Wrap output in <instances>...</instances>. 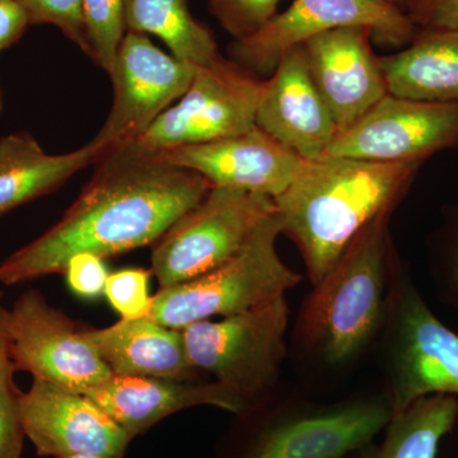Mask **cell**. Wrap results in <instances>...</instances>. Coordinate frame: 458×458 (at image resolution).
I'll return each mask as SVG.
<instances>
[{"label": "cell", "instance_id": "1", "mask_svg": "<svg viewBox=\"0 0 458 458\" xmlns=\"http://www.w3.org/2000/svg\"><path fill=\"white\" fill-rule=\"evenodd\" d=\"M89 185L55 225L0 262V283L64 274L72 256L99 258L155 245L212 185L158 157L105 152Z\"/></svg>", "mask_w": 458, "mask_h": 458}, {"label": "cell", "instance_id": "2", "mask_svg": "<svg viewBox=\"0 0 458 458\" xmlns=\"http://www.w3.org/2000/svg\"><path fill=\"white\" fill-rule=\"evenodd\" d=\"M421 164L330 156L304 162L274 204L283 233L300 249L313 285L361 229L384 210L394 209Z\"/></svg>", "mask_w": 458, "mask_h": 458}, {"label": "cell", "instance_id": "3", "mask_svg": "<svg viewBox=\"0 0 458 458\" xmlns=\"http://www.w3.org/2000/svg\"><path fill=\"white\" fill-rule=\"evenodd\" d=\"M393 210H384L361 229L304 303L303 335L330 363L354 357L378 327Z\"/></svg>", "mask_w": 458, "mask_h": 458}, {"label": "cell", "instance_id": "4", "mask_svg": "<svg viewBox=\"0 0 458 458\" xmlns=\"http://www.w3.org/2000/svg\"><path fill=\"white\" fill-rule=\"evenodd\" d=\"M282 233L278 213H273L225 264L189 282L159 288L146 318L183 330L213 316L227 318L283 297L297 286L301 276L276 251Z\"/></svg>", "mask_w": 458, "mask_h": 458}, {"label": "cell", "instance_id": "5", "mask_svg": "<svg viewBox=\"0 0 458 458\" xmlns=\"http://www.w3.org/2000/svg\"><path fill=\"white\" fill-rule=\"evenodd\" d=\"M262 83L233 60L219 55L210 64L198 66L185 95L140 138L114 150L155 157L249 131L256 126Z\"/></svg>", "mask_w": 458, "mask_h": 458}, {"label": "cell", "instance_id": "6", "mask_svg": "<svg viewBox=\"0 0 458 458\" xmlns=\"http://www.w3.org/2000/svg\"><path fill=\"white\" fill-rule=\"evenodd\" d=\"M276 212L273 199L267 195L210 189L153 246L152 274L159 288L189 282L225 264Z\"/></svg>", "mask_w": 458, "mask_h": 458}, {"label": "cell", "instance_id": "7", "mask_svg": "<svg viewBox=\"0 0 458 458\" xmlns=\"http://www.w3.org/2000/svg\"><path fill=\"white\" fill-rule=\"evenodd\" d=\"M288 318L283 295L221 321L195 322L182 330L189 360L251 406L284 360Z\"/></svg>", "mask_w": 458, "mask_h": 458}, {"label": "cell", "instance_id": "8", "mask_svg": "<svg viewBox=\"0 0 458 458\" xmlns=\"http://www.w3.org/2000/svg\"><path fill=\"white\" fill-rule=\"evenodd\" d=\"M351 26L369 27L373 40L394 47H406L418 31L399 7L379 0H294L260 31L234 41L229 55L256 77H269L286 50L321 33Z\"/></svg>", "mask_w": 458, "mask_h": 458}, {"label": "cell", "instance_id": "9", "mask_svg": "<svg viewBox=\"0 0 458 458\" xmlns=\"http://www.w3.org/2000/svg\"><path fill=\"white\" fill-rule=\"evenodd\" d=\"M393 418L390 401L360 400L273 414L252 427L232 458H346Z\"/></svg>", "mask_w": 458, "mask_h": 458}, {"label": "cell", "instance_id": "10", "mask_svg": "<svg viewBox=\"0 0 458 458\" xmlns=\"http://www.w3.org/2000/svg\"><path fill=\"white\" fill-rule=\"evenodd\" d=\"M197 68L158 49L147 35L126 32L108 73L114 86L113 106L93 140L104 146L105 152L137 140L185 95Z\"/></svg>", "mask_w": 458, "mask_h": 458}, {"label": "cell", "instance_id": "11", "mask_svg": "<svg viewBox=\"0 0 458 458\" xmlns=\"http://www.w3.org/2000/svg\"><path fill=\"white\" fill-rule=\"evenodd\" d=\"M9 333L14 369L33 378L86 394L113 375L84 331L36 289L12 307Z\"/></svg>", "mask_w": 458, "mask_h": 458}, {"label": "cell", "instance_id": "12", "mask_svg": "<svg viewBox=\"0 0 458 458\" xmlns=\"http://www.w3.org/2000/svg\"><path fill=\"white\" fill-rule=\"evenodd\" d=\"M450 148H458V104L387 95L357 123L337 132L325 156L424 162Z\"/></svg>", "mask_w": 458, "mask_h": 458}, {"label": "cell", "instance_id": "13", "mask_svg": "<svg viewBox=\"0 0 458 458\" xmlns=\"http://www.w3.org/2000/svg\"><path fill=\"white\" fill-rule=\"evenodd\" d=\"M23 426L38 456L90 454L123 457L131 436L84 394L33 378L21 394Z\"/></svg>", "mask_w": 458, "mask_h": 458}, {"label": "cell", "instance_id": "14", "mask_svg": "<svg viewBox=\"0 0 458 458\" xmlns=\"http://www.w3.org/2000/svg\"><path fill=\"white\" fill-rule=\"evenodd\" d=\"M372 30L340 27L304 42L310 73L336 123L345 131L388 95Z\"/></svg>", "mask_w": 458, "mask_h": 458}, {"label": "cell", "instance_id": "15", "mask_svg": "<svg viewBox=\"0 0 458 458\" xmlns=\"http://www.w3.org/2000/svg\"><path fill=\"white\" fill-rule=\"evenodd\" d=\"M155 157L200 174L212 188L243 190L273 200L291 186L306 162L258 126Z\"/></svg>", "mask_w": 458, "mask_h": 458}, {"label": "cell", "instance_id": "16", "mask_svg": "<svg viewBox=\"0 0 458 458\" xmlns=\"http://www.w3.org/2000/svg\"><path fill=\"white\" fill-rule=\"evenodd\" d=\"M255 123L304 161L327 155L336 123L313 83L303 45L286 50L262 83Z\"/></svg>", "mask_w": 458, "mask_h": 458}, {"label": "cell", "instance_id": "17", "mask_svg": "<svg viewBox=\"0 0 458 458\" xmlns=\"http://www.w3.org/2000/svg\"><path fill=\"white\" fill-rule=\"evenodd\" d=\"M393 414L430 394L458 396V335L408 289L397 318Z\"/></svg>", "mask_w": 458, "mask_h": 458}, {"label": "cell", "instance_id": "18", "mask_svg": "<svg viewBox=\"0 0 458 458\" xmlns=\"http://www.w3.org/2000/svg\"><path fill=\"white\" fill-rule=\"evenodd\" d=\"M86 396L107 412L132 439L182 410L210 405L236 415L251 406L218 382L174 381L153 377L111 375Z\"/></svg>", "mask_w": 458, "mask_h": 458}, {"label": "cell", "instance_id": "19", "mask_svg": "<svg viewBox=\"0 0 458 458\" xmlns=\"http://www.w3.org/2000/svg\"><path fill=\"white\" fill-rule=\"evenodd\" d=\"M113 375L198 381L182 330L148 318H122L105 328L84 331Z\"/></svg>", "mask_w": 458, "mask_h": 458}, {"label": "cell", "instance_id": "20", "mask_svg": "<svg viewBox=\"0 0 458 458\" xmlns=\"http://www.w3.org/2000/svg\"><path fill=\"white\" fill-rule=\"evenodd\" d=\"M98 141L64 155H47L29 132L0 138V218L21 205L55 191L104 155Z\"/></svg>", "mask_w": 458, "mask_h": 458}, {"label": "cell", "instance_id": "21", "mask_svg": "<svg viewBox=\"0 0 458 458\" xmlns=\"http://www.w3.org/2000/svg\"><path fill=\"white\" fill-rule=\"evenodd\" d=\"M388 95L458 104V31H417L406 49L378 57Z\"/></svg>", "mask_w": 458, "mask_h": 458}, {"label": "cell", "instance_id": "22", "mask_svg": "<svg viewBox=\"0 0 458 458\" xmlns=\"http://www.w3.org/2000/svg\"><path fill=\"white\" fill-rule=\"evenodd\" d=\"M458 400L430 394L393 414L378 445H366L351 458H437L439 445L456 426Z\"/></svg>", "mask_w": 458, "mask_h": 458}, {"label": "cell", "instance_id": "23", "mask_svg": "<svg viewBox=\"0 0 458 458\" xmlns=\"http://www.w3.org/2000/svg\"><path fill=\"white\" fill-rule=\"evenodd\" d=\"M125 23L128 31L161 38L181 62L204 66L221 55L212 33L192 17L186 0H125Z\"/></svg>", "mask_w": 458, "mask_h": 458}, {"label": "cell", "instance_id": "24", "mask_svg": "<svg viewBox=\"0 0 458 458\" xmlns=\"http://www.w3.org/2000/svg\"><path fill=\"white\" fill-rule=\"evenodd\" d=\"M90 59L110 73L125 38V0H83Z\"/></svg>", "mask_w": 458, "mask_h": 458}, {"label": "cell", "instance_id": "25", "mask_svg": "<svg viewBox=\"0 0 458 458\" xmlns=\"http://www.w3.org/2000/svg\"><path fill=\"white\" fill-rule=\"evenodd\" d=\"M280 0H209L210 12L223 29L243 40L260 31L276 16Z\"/></svg>", "mask_w": 458, "mask_h": 458}, {"label": "cell", "instance_id": "26", "mask_svg": "<svg viewBox=\"0 0 458 458\" xmlns=\"http://www.w3.org/2000/svg\"><path fill=\"white\" fill-rule=\"evenodd\" d=\"M29 14L30 25L50 23L90 56L84 23L83 0H18Z\"/></svg>", "mask_w": 458, "mask_h": 458}, {"label": "cell", "instance_id": "27", "mask_svg": "<svg viewBox=\"0 0 458 458\" xmlns=\"http://www.w3.org/2000/svg\"><path fill=\"white\" fill-rule=\"evenodd\" d=\"M13 363L0 367V458L22 457L26 432Z\"/></svg>", "mask_w": 458, "mask_h": 458}, {"label": "cell", "instance_id": "28", "mask_svg": "<svg viewBox=\"0 0 458 458\" xmlns=\"http://www.w3.org/2000/svg\"><path fill=\"white\" fill-rule=\"evenodd\" d=\"M150 274L144 269H123L108 276L105 295L122 318H146L152 302L148 291Z\"/></svg>", "mask_w": 458, "mask_h": 458}, {"label": "cell", "instance_id": "29", "mask_svg": "<svg viewBox=\"0 0 458 458\" xmlns=\"http://www.w3.org/2000/svg\"><path fill=\"white\" fill-rule=\"evenodd\" d=\"M399 8L419 31H458V0H403Z\"/></svg>", "mask_w": 458, "mask_h": 458}, {"label": "cell", "instance_id": "30", "mask_svg": "<svg viewBox=\"0 0 458 458\" xmlns=\"http://www.w3.org/2000/svg\"><path fill=\"white\" fill-rule=\"evenodd\" d=\"M64 274L69 288L84 298H98L105 294L108 276L104 259L89 252L72 256Z\"/></svg>", "mask_w": 458, "mask_h": 458}, {"label": "cell", "instance_id": "31", "mask_svg": "<svg viewBox=\"0 0 458 458\" xmlns=\"http://www.w3.org/2000/svg\"><path fill=\"white\" fill-rule=\"evenodd\" d=\"M29 25V14L18 0H0V51L16 44Z\"/></svg>", "mask_w": 458, "mask_h": 458}, {"label": "cell", "instance_id": "32", "mask_svg": "<svg viewBox=\"0 0 458 458\" xmlns=\"http://www.w3.org/2000/svg\"><path fill=\"white\" fill-rule=\"evenodd\" d=\"M9 321H11V310L3 303V292L0 291V367L12 363Z\"/></svg>", "mask_w": 458, "mask_h": 458}, {"label": "cell", "instance_id": "33", "mask_svg": "<svg viewBox=\"0 0 458 458\" xmlns=\"http://www.w3.org/2000/svg\"><path fill=\"white\" fill-rule=\"evenodd\" d=\"M59 458H123V457L104 456V454H71V456L59 457Z\"/></svg>", "mask_w": 458, "mask_h": 458}, {"label": "cell", "instance_id": "34", "mask_svg": "<svg viewBox=\"0 0 458 458\" xmlns=\"http://www.w3.org/2000/svg\"><path fill=\"white\" fill-rule=\"evenodd\" d=\"M379 2L386 3V4L394 5V7H400L403 0H379Z\"/></svg>", "mask_w": 458, "mask_h": 458}, {"label": "cell", "instance_id": "35", "mask_svg": "<svg viewBox=\"0 0 458 458\" xmlns=\"http://www.w3.org/2000/svg\"><path fill=\"white\" fill-rule=\"evenodd\" d=\"M454 288H456L458 293V262L456 265V270H454Z\"/></svg>", "mask_w": 458, "mask_h": 458}, {"label": "cell", "instance_id": "36", "mask_svg": "<svg viewBox=\"0 0 458 458\" xmlns=\"http://www.w3.org/2000/svg\"><path fill=\"white\" fill-rule=\"evenodd\" d=\"M3 107H4V101H3L2 89H0V114H2Z\"/></svg>", "mask_w": 458, "mask_h": 458}]
</instances>
